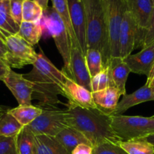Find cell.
Returning a JSON list of instances; mask_svg holds the SVG:
<instances>
[{
  "mask_svg": "<svg viewBox=\"0 0 154 154\" xmlns=\"http://www.w3.org/2000/svg\"><path fill=\"white\" fill-rule=\"evenodd\" d=\"M65 117L68 126L79 131L92 147L104 142L117 144L120 140L111 127V115L100 109H87L68 103Z\"/></svg>",
  "mask_w": 154,
  "mask_h": 154,
  "instance_id": "6da1fadb",
  "label": "cell"
},
{
  "mask_svg": "<svg viewBox=\"0 0 154 154\" xmlns=\"http://www.w3.org/2000/svg\"><path fill=\"white\" fill-rule=\"evenodd\" d=\"M23 76L33 84L35 98L39 99L43 106L54 108L51 107L59 102L57 95L64 96V84L69 76L57 69L41 48L31 72Z\"/></svg>",
  "mask_w": 154,
  "mask_h": 154,
  "instance_id": "7a4b0ae2",
  "label": "cell"
},
{
  "mask_svg": "<svg viewBox=\"0 0 154 154\" xmlns=\"http://www.w3.org/2000/svg\"><path fill=\"white\" fill-rule=\"evenodd\" d=\"M85 11L87 49L98 50L101 54L104 69L111 59L108 30L103 0H83Z\"/></svg>",
  "mask_w": 154,
  "mask_h": 154,
  "instance_id": "3957f363",
  "label": "cell"
},
{
  "mask_svg": "<svg viewBox=\"0 0 154 154\" xmlns=\"http://www.w3.org/2000/svg\"><path fill=\"white\" fill-rule=\"evenodd\" d=\"M111 127L120 141L144 138L154 133V118L140 116H111Z\"/></svg>",
  "mask_w": 154,
  "mask_h": 154,
  "instance_id": "277c9868",
  "label": "cell"
},
{
  "mask_svg": "<svg viewBox=\"0 0 154 154\" xmlns=\"http://www.w3.org/2000/svg\"><path fill=\"white\" fill-rule=\"evenodd\" d=\"M42 26L48 29L54 38L59 54L63 58V71L70 78L71 40L66 26L53 7H48L43 11L40 20Z\"/></svg>",
  "mask_w": 154,
  "mask_h": 154,
  "instance_id": "5b68a950",
  "label": "cell"
},
{
  "mask_svg": "<svg viewBox=\"0 0 154 154\" xmlns=\"http://www.w3.org/2000/svg\"><path fill=\"white\" fill-rule=\"evenodd\" d=\"M7 54L5 63L9 67L21 69L27 65H33L38 54L33 47L18 35H10L5 40Z\"/></svg>",
  "mask_w": 154,
  "mask_h": 154,
  "instance_id": "8992f818",
  "label": "cell"
},
{
  "mask_svg": "<svg viewBox=\"0 0 154 154\" xmlns=\"http://www.w3.org/2000/svg\"><path fill=\"white\" fill-rule=\"evenodd\" d=\"M107 30L110 56L119 57V32L123 15L126 11L125 0H103Z\"/></svg>",
  "mask_w": 154,
  "mask_h": 154,
  "instance_id": "52a82bcc",
  "label": "cell"
},
{
  "mask_svg": "<svg viewBox=\"0 0 154 154\" xmlns=\"http://www.w3.org/2000/svg\"><path fill=\"white\" fill-rule=\"evenodd\" d=\"M26 126L35 135H45L55 137L63 129L68 127L65 110L45 108L36 120Z\"/></svg>",
  "mask_w": 154,
  "mask_h": 154,
  "instance_id": "ba28073f",
  "label": "cell"
},
{
  "mask_svg": "<svg viewBox=\"0 0 154 154\" xmlns=\"http://www.w3.org/2000/svg\"><path fill=\"white\" fill-rule=\"evenodd\" d=\"M142 35L131 14L125 11L119 32V57L125 59L137 47L141 46Z\"/></svg>",
  "mask_w": 154,
  "mask_h": 154,
  "instance_id": "9c48e42d",
  "label": "cell"
},
{
  "mask_svg": "<svg viewBox=\"0 0 154 154\" xmlns=\"http://www.w3.org/2000/svg\"><path fill=\"white\" fill-rule=\"evenodd\" d=\"M3 82L11 92L19 105H31L33 84L24 78L22 74L17 73L10 69Z\"/></svg>",
  "mask_w": 154,
  "mask_h": 154,
  "instance_id": "30bf717a",
  "label": "cell"
},
{
  "mask_svg": "<svg viewBox=\"0 0 154 154\" xmlns=\"http://www.w3.org/2000/svg\"><path fill=\"white\" fill-rule=\"evenodd\" d=\"M70 78L76 84L91 92V78L86 66L85 54L78 42L71 43Z\"/></svg>",
  "mask_w": 154,
  "mask_h": 154,
  "instance_id": "8fae6325",
  "label": "cell"
},
{
  "mask_svg": "<svg viewBox=\"0 0 154 154\" xmlns=\"http://www.w3.org/2000/svg\"><path fill=\"white\" fill-rule=\"evenodd\" d=\"M67 4L74 33L82 51L85 55L87 51L85 35V11L83 0H67Z\"/></svg>",
  "mask_w": 154,
  "mask_h": 154,
  "instance_id": "7c38bea8",
  "label": "cell"
},
{
  "mask_svg": "<svg viewBox=\"0 0 154 154\" xmlns=\"http://www.w3.org/2000/svg\"><path fill=\"white\" fill-rule=\"evenodd\" d=\"M64 97L68 99L69 104L87 109H99L94 102L91 92L79 85L69 77L65 81Z\"/></svg>",
  "mask_w": 154,
  "mask_h": 154,
  "instance_id": "4fadbf2b",
  "label": "cell"
},
{
  "mask_svg": "<svg viewBox=\"0 0 154 154\" xmlns=\"http://www.w3.org/2000/svg\"><path fill=\"white\" fill-rule=\"evenodd\" d=\"M123 60L131 72L137 75H144L147 77L154 63V42L142 48L137 54H130Z\"/></svg>",
  "mask_w": 154,
  "mask_h": 154,
  "instance_id": "5bb4252c",
  "label": "cell"
},
{
  "mask_svg": "<svg viewBox=\"0 0 154 154\" xmlns=\"http://www.w3.org/2000/svg\"><path fill=\"white\" fill-rule=\"evenodd\" d=\"M107 68L109 75V87L117 89L121 96L126 94L125 84L131 70L123 59L112 57Z\"/></svg>",
  "mask_w": 154,
  "mask_h": 154,
  "instance_id": "9a60e30c",
  "label": "cell"
},
{
  "mask_svg": "<svg viewBox=\"0 0 154 154\" xmlns=\"http://www.w3.org/2000/svg\"><path fill=\"white\" fill-rule=\"evenodd\" d=\"M126 9L134 18L142 35V41L144 30L152 12L154 5L152 0H125ZM142 45V44H141Z\"/></svg>",
  "mask_w": 154,
  "mask_h": 154,
  "instance_id": "2e32d148",
  "label": "cell"
},
{
  "mask_svg": "<svg viewBox=\"0 0 154 154\" xmlns=\"http://www.w3.org/2000/svg\"><path fill=\"white\" fill-rule=\"evenodd\" d=\"M149 101H154V91L144 85L131 94L124 95L110 115H119L133 106Z\"/></svg>",
  "mask_w": 154,
  "mask_h": 154,
  "instance_id": "e0dca14e",
  "label": "cell"
},
{
  "mask_svg": "<svg viewBox=\"0 0 154 154\" xmlns=\"http://www.w3.org/2000/svg\"><path fill=\"white\" fill-rule=\"evenodd\" d=\"M120 96L121 94L117 89L112 87L92 93L94 102L97 107L110 115L117 106Z\"/></svg>",
  "mask_w": 154,
  "mask_h": 154,
  "instance_id": "ac0fdd59",
  "label": "cell"
},
{
  "mask_svg": "<svg viewBox=\"0 0 154 154\" xmlns=\"http://www.w3.org/2000/svg\"><path fill=\"white\" fill-rule=\"evenodd\" d=\"M33 154H71L54 137L49 135H36Z\"/></svg>",
  "mask_w": 154,
  "mask_h": 154,
  "instance_id": "d6986e66",
  "label": "cell"
},
{
  "mask_svg": "<svg viewBox=\"0 0 154 154\" xmlns=\"http://www.w3.org/2000/svg\"><path fill=\"white\" fill-rule=\"evenodd\" d=\"M54 138L70 153L75 149V147L80 144H85L91 146L88 140L82 133L69 126L63 129Z\"/></svg>",
  "mask_w": 154,
  "mask_h": 154,
  "instance_id": "ffe728a7",
  "label": "cell"
},
{
  "mask_svg": "<svg viewBox=\"0 0 154 154\" xmlns=\"http://www.w3.org/2000/svg\"><path fill=\"white\" fill-rule=\"evenodd\" d=\"M41 107L35 105H18L14 108H8V112L11 114L23 126H28L42 113Z\"/></svg>",
  "mask_w": 154,
  "mask_h": 154,
  "instance_id": "44dd1931",
  "label": "cell"
},
{
  "mask_svg": "<svg viewBox=\"0 0 154 154\" xmlns=\"http://www.w3.org/2000/svg\"><path fill=\"white\" fill-rule=\"evenodd\" d=\"M8 108L0 110V136L15 137L24 126L8 112Z\"/></svg>",
  "mask_w": 154,
  "mask_h": 154,
  "instance_id": "7402d4cb",
  "label": "cell"
},
{
  "mask_svg": "<svg viewBox=\"0 0 154 154\" xmlns=\"http://www.w3.org/2000/svg\"><path fill=\"white\" fill-rule=\"evenodd\" d=\"M20 26L10 13V0H3L0 5V31L5 37L18 34Z\"/></svg>",
  "mask_w": 154,
  "mask_h": 154,
  "instance_id": "603a6c76",
  "label": "cell"
},
{
  "mask_svg": "<svg viewBox=\"0 0 154 154\" xmlns=\"http://www.w3.org/2000/svg\"><path fill=\"white\" fill-rule=\"evenodd\" d=\"M42 31L43 26L40 21L38 23L22 21L17 35L33 47L37 45L40 40L42 35Z\"/></svg>",
  "mask_w": 154,
  "mask_h": 154,
  "instance_id": "cb8c5ba5",
  "label": "cell"
},
{
  "mask_svg": "<svg viewBox=\"0 0 154 154\" xmlns=\"http://www.w3.org/2000/svg\"><path fill=\"white\" fill-rule=\"evenodd\" d=\"M128 154H154V147L146 138H137L117 143Z\"/></svg>",
  "mask_w": 154,
  "mask_h": 154,
  "instance_id": "d4e9b609",
  "label": "cell"
},
{
  "mask_svg": "<svg viewBox=\"0 0 154 154\" xmlns=\"http://www.w3.org/2000/svg\"><path fill=\"white\" fill-rule=\"evenodd\" d=\"M36 135L27 127L24 126L16 135V146L18 154H33Z\"/></svg>",
  "mask_w": 154,
  "mask_h": 154,
  "instance_id": "484cf974",
  "label": "cell"
},
{
  "mask_svg": "<svg viewBox=\"0 0 154 154\" xmlns=\"http://www.w3.org/2000/svg\"><path fill=\"white\" fill-rule=\"evenodd\" d=\"M51 2H52V7L54 8L57 14L61 18L65 26H66V30H67L69 37H70L71 43L78 42L75 33H74L73 28H72L70 16H69V8H68L67 0H51Z\"/></svg>",
  "mask_w": 154,
  "mask_h": 154,
  "instance_id": "4316f807",
  "label": "cell"
},
{
  "mask_svg": "<svg viewBox=\"0 0 154 154\" xmlns=\"http://www.w3.org/2000/svg\"><path fill=\"white\" fill-rule=\"evenodd\" d=\"M85 57L91 78H93L104 69L102 57L98 50L88 48L86 51Z\"/></svg>",
  "mask_w": 154,
  "mask_h": 154,
  "instance_id": "83f0119b",
  "label": "cell"
},
{
  "mask_svg": "<svg viewBox=\"0 0 154 154\" xmlns=\"http://www.w3.org/2000/svg\"><path fill=\"white\" fill-rule=\"evenodd\" d=\"M43 9L33 0H24L23 2V21L38 23L43 15Z\"/></svg>",
  "mask_w": 154,
  "mask_h": 154,
  "instance_id": "f1b7e54d",
  "label": "cell"
},
{
  "mask_svg": "<svg viewBox=\"0 0 154 154\" xmlns=\"http://www.w3.org/2000/svg\"><path fill=\"white\" fill-rule=\"evenodd\" d=\"M92 154H128L119 144L113 142H104L93 147Z\"/></svg>",
  "mask_w": 154,
  "mask_h": 154,
  "instance_id": "f546056e",
  "label": "cell"
},
{
  "mask_svg": "<svg viewBox=\"0 0 154 154\" xmlns=\"http://www.w3.org/2000/svg\"><path fill=\"white\" fill-rule=\"evenodd\" d=\"M109 87V75L107 68L91 78V93L101 91Z\"/></svg>",
  "mask_w": 154,
  "mask_h": 154,
  "instance_id": "4dcf8cb0",
  "label": "cell"
},
{
  "mask_svg": "<svg viewBox=\"0 0 154 154\" xmlns=\"http://www.w3.org/2000/svg\"><path fill=\"white\" fill-rule=\"evenodd\" d=\"M0 154H18L16 146V136H0Z\"/></svg>",
  "mask_w": 154,
  "mask_h": 154,
  "instance_id": "1f68e13d",
  "label": "cell"
},
{
  "mask_svg": "<svg viewBox=\"0 0 154 154\" xmlns=\"http://www.w3.org/2000/svg\"><path fill=\"white\" fill-rule=\"evenodd\" d=\"M23 2L24 0H10L11 15L19 26L23 21Z\"/></svg>",
  "mask_w": 154,
  "mask_h": 154,
  "instance_id": "d6a6232c",
  "label": "cell"
},
{
  "mask_svg": "<svg viewBox=\"0 0 154 154\" xmlns=\"http://www.w3.org/2000/svg\"><path fill=\"white\" fill-rule=\"evenodd\" d=\"M154 42V7L152 9V12L151 14L150 18L148 22L147 26L144 30L142 41V48L148 46L151 43Z\"/></svg>",
  "mask_w": 154,
  "mask_h": 154,
  "instance_id": "836d02e7",
  "label": "cell"
},
{
  "mask_svg": "<svg viewBox=\"0 0 154 154\" xmlns=\"http://www.w3.org/2000/svg\"><path fill=\"white\" fill-rule=\"evenodd\" d=\"M93 147L85 144H80L75 147L71 154H92Z\"/></svg>",
  "mask_w": 154,
  "mask_h": 154,
  "instance_id": "e575fe53",
  "label": "cell"
},
{
  "mask_svg": "<svg viewBox=\"0 0 154 154\" xmlns=\"http://www.w3.org/2000/svg\"><path fill=\"white\" fill-rule=\"evenodd\" d=\"M5 36L0 31V60H2L4 63L7 54V48L5 43Z\"/></svg>",
  "mask_w": 154,
  "mask_h": 154,
  "instance_id": "d590c367",
  "label": "cell"
},
{
  "mask_svg": "<svg viewBox=\"0 0 154 154\" xmlns=\"http://www.w3.org/2000/svg\"><path fill=\"white\" fill-rule=\"evenodd\" d=\"M146 86L152 89L154 91V63L152 65V68H151L150 71H149V75H147V80H146Z\"/></svg>",
  "mask_w": 154,
  "mask_h": 154,
  "instance_id": "8d00e7d4",
  "label": "cell"
},
{
  "mask_svg": "<svg viewBox=\"0 0 154 154\" xmlns=\"http://www.w3.org/2000/svg\"><path fill=\"white\" fill-rule=\"evenodd\" d=\"M10 69L11 68L8 66H7L2 60H0V81H3Z\"/></svg>",
  "mask_w": 154,
  "mask_h": 154,
  "instance_id": "74e56055",
  "label": "cell"
},
{
  "mask_svg": "<svg viewBox=\"0 0 154 154\" xmlns=\"http://www.w3.org/2000/svg\"><path fill=\"white\" fill-rule=\"evenodd\" d=\"M33 1L36 2L43 9V11L46 10V9L48 8V4L49 0H33Z\"/></svg>",
  "mask_w": 154,
  "mask_h": 154,
  "instance_id": "f35d334b",
  "label": "cell"
},
{
  "mask_svg": "<svg viewBox=\"0 0 154 154\" xmlns=\"http://www.w3.org/2000/svg\"><path fill=\"white\" fill-rule=\"evenodd\" d=\"M146 140L147 141H149V143H150L151 144H152V146H153L154 147V133L153 134H151V135H148L147 137H146Z\"/></svg>",
  "mask_w": 154,
  "mask_h": 154,
  "instance_id": "ab89813d",
  "label": "cell"
},
{
  "mask_svg": "<svg viewBox=\"0 0 154 154\" xmlns=\"http://www.w3.org/2000/svg\"><path fill=\"white\" fill-rule=\"evenodd\" d=\"M3 0H0V5H1V3H2V2Z\"/></svg>",
  "mask_w": 154,
  "mask_h": 154,
  "instance_id": "60d3db41",
  "label": "cell"
},
{
  "mask_svg": "<svg viewBox=\"0 0 154 154\" xmlns=\"http://www.w3.org/2000/svg\"><path fill=\"white\" fill-rule=\"evenodd\" d=\"M2 108V106H0V110H1Z\"/></svg>",
  "mask_w": 154,
  "mask_h": 154,
  "instance_id": "b9f144b4",
  "label": "cell"
},
{
  "mask_svg": "<svg viewBox=\"0 0 154 154\" xmlns=\"http://www.w3.org/2000/svg\"><path fill=\"white\" fill-rule=\"evenodd\" d=\"M152 3H153V5H154V0H152Z\"/></svg>",
  "mask_w": 154,
  "mask_h": 154,
  "instance_id": "7bdbcfd3",
  "label": "cell"
},
{
  "mask_svg": "<svg viewBox=\"0 0 154 154\" xmlns=\"http://www.w3.org/2000/svg\"><path fill=\"white\" fill-rule=\"evenodd\" d=\"M152 118H154V115H153V116H152Z\"/></svg>",
  "mask_w": 154,
  "mask_h": 154,
  "instance_id": "ee69618b",
  "label": "cell"
}]
</instances>
